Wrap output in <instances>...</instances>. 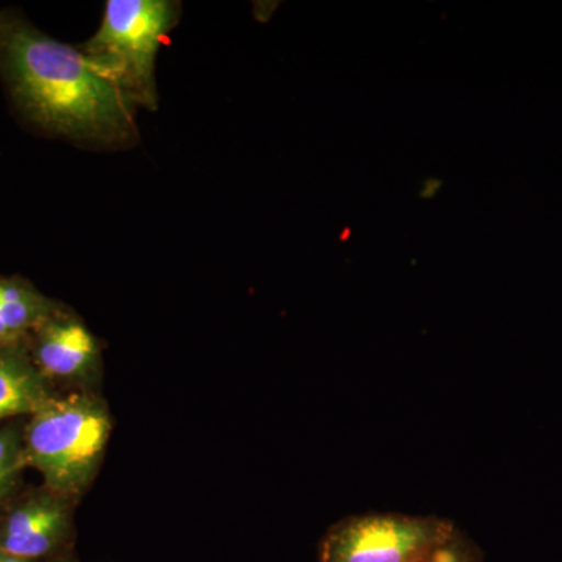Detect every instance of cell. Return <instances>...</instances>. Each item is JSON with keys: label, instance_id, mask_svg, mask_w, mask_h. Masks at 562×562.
<instances>
[{"label": "cell", "instance_id": "cell-3", "mask_svg": "<svg viewBox=\"0 0 562 562\" xmlns=\"http://www.w3.org/2000/svg\"><path fill=\"white\" fill-rule=\"evenodd\" d=\"M180 11L172 0H109L101 27L79 46L135 110L158 106L155 61Z\"/></svg>", "mask_w": 562, "mask_h": 562}, {"label": "cell", "instance_id": "cell-11", "mask_svg": "<svg viewBox=\"0 0 562 562\" xmlns=\"http://www.w3.org/2000/svg\"><path fill=\"white\" fill-rule=\"evenodd\" d=\"M442 180L438 179H427L424 181V187H422L420 199H432L438 191L441 190Z\"/></svg>", "mask_w": 562, "mask_h": 562}, {"label": "cell", "instance_id": "cell-6", "mask_svg": "<svg viewBox=\"0 0 562 562\" xmlns=\"http://www.w3.org/2000/svg\"><path fill=\"white\" fill-rule=\"evenodd\" d=\"M27 346L36 368L49 382L83 379L99 361L94 336L63 306L31 333Z\"/></svg>", "mask_w": 562, "mask_h": 562}, {"label": "cell", "instance_id": "cell-12", "mask_svg": "<svg viewBox=\"0 0 562 562\" xmlns=\"http://www.w3.org/2000/svg\"><path fill=\"white\" fill-rule=\"evenodd\" d=\"M41 562H76L74 558L70 557L69 552H63L60 554H55V557L49 558V560H44Z\"/></svg>", "mask_w": 562, "mask_h": 562}, {"label": "cell", "instance_id": "cell-2", "mask_svg": "<svg viewBox=\"0 0 562 562\" xmlns=\"http://www.w3.org/2000/svg\"><path fill=\"white\" fill-rule=\"evenodd\" d=\"M110 432L109 413L98 398L54 394L22 428L25 464L47 490L74 501L94 476Z\"/></svg>", "mask_w": 562, "mask_h": 562}, {"label": "cell", "instance_id": "cell-4", "mask_svg": "<svg viewBox=\"0 0 562 562\" xmlns=\"http://www.w3.org/2000/svg\"><path fill=\"white\" fill-rule=\"evenodd\" d=\"M453 536V525L438 517H350L328 532L322 562H425Z\"/></svg>", "mask_w": 562, "mask_h": 562}, {"label": "cell", "instance_id": "cell-7", "mask_svg": "<svg viewBox=\"0 0 562 562\" xmlns=\"http://www.w3.org/2000/svg\"><path fill=\"white\" fill-rule=\"evenodd\" d=\"M52 395L49 380L32 360L27 339L0 344V420L32 416Z\"/></svg>", "mask_w": 562, "mask_h": 562}, {"label": "cell", "instance_id": "cell-9", "mask_svg": "<svg viewBox=\"0 0 562 562\" xmlns=\"http://www.w3.org/2000/svg\"><path fill=\"white\" fill-rule=\"evenodd\" d=\"M25 469L22 428L16 425L0 428V508L9 502Z\"/></svg>", "mask_w": 562, "mask_h": 562}, {"label": "cell", "instance_id": "cell-13", "mask_svg": "<svg viewBox=\"0 0 562 562\" xmlns=\"http://www.w3.org/2000/svg\"><path fill=\"white\" fill-rule=\"evenodd\" d=\"M0 562H36V561H29V560H22V558L13 557V554L2 552L0 550Z\"/></svg>", "mask_w": 562, "mask_h": 562}, {"label": "cell", "instance_id": "cell-8", "mask_svg": "<svg viewBox=\"0 0 562 562\" xmlns=\"http://www.w3.org/2000/svg\"><path fill=\"white\" fill-rule=\"evenodd\" d=\"M61 308L22 277H0V344L21 342Z\"/></svg>", "mask_w": 562, "mask_h": 562}, {"label": "cell", "instance_id": "cell-1", "mask_svg": "<svg viewBox=\"0 0 562 562\" xmlns=\"http://www.w3.org/2000/svg\"><path fill=\"white\" fill-rule=\"evenodd\" d=\"M0 76L21 113L52 136L99 147L138 139L136 110L79 47L0 10Z\"/></svg>", "mask_w": 562, "mask_h": 562}, {"label": "cell", "instance_id": "cell-5", "mask_svg": "<svg viewBox=\"0 0 562 562\" xmlns=\"http://www.w3.org/2000/svg\"><path fill=\"white\" fill-rule=\"evenodd\" d=\"M72 501L46 486L29 492L0 516V550L41 562L66 552L72 532Z\"/></svg>", "mask_w": 562, "mask_h": 562}, {"label": "cell", "instance_id": "cell-10", "mask_svg": "<svg viewBox=\"0 0 562 562\" xmlns=\"http://www.w3.org/2000/svg\"><path fill=\"white\" fill-rule=\"evenodd\" d=\"M425 562H465V557L462 554L458 543H454V536L449 542L443 543L438 550H435Z\"/></svg>", "mask_w": 562, "mask_h": 562}]
</instances>
